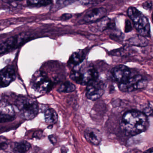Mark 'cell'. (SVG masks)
<instances>
[{"label": "cell", "instance_id": "3", "mask_svg": "<svg viewBox=\"0 0 153 153\" xmlns=\"http://www.w3.org/2000/svg\"><path fill=\"white\" fill-rule=\"evenodd\" d=\"M15 105L20 116L26 120L34 119L38 114L39 105L36 99L27 96H20L15 101Z\"/></svg>", "mask_w": 153, "mask_h": 153}, {"label": "cell", "instance_id": "7", "mask_svg": "<svg viewBox=\"0 0 153 153\" xmlns=\"http://www.w3.org/2000/svg\"><path fill=\"white\" fill-rule=\"evenodd\" d=\"M104 92V85L100 80H97L87 86V97L92 101H96L100 98Z\"/></svg>", "mask_w": 153, "mask_h": 153}, {"label": "cell", "instance_id": "12", "mask_svg": "<svg viewBox=\"0 0 153 153\" xmlns=\"http://www.w3.org/2000/svg\"><path fill=\"white\" fill-rule=\"evenodd\" d=\"M0 111L1 123L9 122L15 119L16 114L14 107L9 103L1 102Z\"/></svg>", "mask_w": 153, "mask_h": 153}, {"label": "cell", "instance_id": "27", "mask_svg": "<svg viewBox=\"0 0 153 153\" xmlns=\"http://www.w3.org/2000/svg\"><path fill=\"white\" fill-rule=\"evenodd\" d=\"M143 153H153V148L147 149Z\"/></svg>", "mask_w": 153, "mask_h": 153}, {"label": "cell", "instance_id": "10", "mask_svg": "<svg viewBox=\"0 0 153 153\" xmlns=\"http://www.w3.org/2000/svg\"><path fill=\"white\" fill-rule=\"evenodd\" d=\"M16 73L12 66H8L2 69L0 74V85L1 88L9 85L16 79Z\"/></svg>", "mask_w": 153, "mask_h": 153}, {"label": "cell", "instance_id": "22", "mask_svg": "<svg viewBox=\"0 0 153 153\" xmlns=\"http://www.w3.org/2000/svg\"><path fill=\"white\" fill-rule=\"evenodd\" d=\"M142 7L145 9L149 10H150L151 7H152V4L150 1H145L142 4Z\"/></svg>", "mask_w": 153, "mask_h": 153}, {"label": "cell", "instance_id": "11", "mask_svg": "<svg viewBox=\"0 0 153 153\" xmlns=\"http://www.w3.org/2000/svg\"><path fill=\"white\" fill-rule=\"evenodd\" d=\"M106 13V10L104 8H96L88 11L84 16L83 20L88 23L98 22L105 17Z\"/></svg>", "mask_w": 153, "mask_h": 153}, {"label": "cell", "instance_id": "14", "mask_svg": "<svg viewBox=\"0 0 153 153\" xmlns=\"http://www.w3.org/2000/svg\"><path fill=\"white\" fill-rule=\"evenodd\" d=\"M85 54L82 50H78L72 53L68 60L69 66L74 67L79 65L85 59Z\"/></svg>", "mask_w": 153, "mask_h": 153}, {"label": "cell", "instance_id": "15", "mask_svg": "<svg viewBox=\"0 0 153 153\" xmlns=\"http://www.w3.org/2000/svg\"><path fill=\"white\" fill-rule=\"evenodd\" d=\"M45 122L50 125L56 123L58 120V115L55 110L52 108L47 109L44 114Z\"/></svg>", "mask_w": 153, "mask_h": 153}, {"label": "cell", "instance_id": "6", "mask_svg": "<svg viewBox=\"0 0 153 153\" xmlns=\"http://www.w3.org/2000/svg\"><path fill=\"white\" fill-rule=\"evenodd\" d=\"M148 81L140 75H131L124 83L118 85L119 89L122 92H131L146 87Z\"/></svg>", "mask_w": 153, "mask_h": 153}, {"label": "cell", "instance_id": "2", "mask_svg": "<svg viewBox=\"0 0 153 153\" xmlns=\"http://www.w3.org/2000/svg\"><path fill=\"white\" fill-rule=\"evenodd\" d=\"M98 73L93 66H78L71 71L70 77L77 84L87 85L98 80Z\"/></svg>", "mask_w": 153, "mask_h": 153}, {"label": "cell", "instance_id": "4", "mask_svg": "<svg viewBox=\"0 0 153 153\" xmlns=\"http://www.w3.org/2000/svg\"><path fill=\"white\" fill-rule=\"evenodd\" d=\"M127 14L135 29L141 36L146 37L150 36V24L146 17L134 7H129L127 10Z\"/></svg>", "mask_w": 153, "mask_h": 153}, {"label": "cell", "instance_id": "18", "mask_svg": "<svg viewBox=\"0 0 153 153\" xmlns=\"http://www.w3.org/2000/svg\"><path fill=\"white\" fill-rule=\"evenodd\" d=\"M52 1H28L27 4L28 7H45L51 4Z\"/></svg>", "mask_w": 153, "mask_h": 153}, {"label": "cell", "instance_id": "23", "mask_svg": "<svg viewBox=\"0 0 153 153\" xmlns=\"http://www.w3.org/2000/svg\"><path fill=\"white\" fill-rule=\"evenodd\" d=\"M48 138H49V140H50V141H51V143L53 145H55L56 142H57V138H56V136L53 135V134L50 135V136L48 137Z\"/></svg>", "mask_w": 153, "mask_h": 153}, {"label": "cell", "instance_id": "25", "mask_svg": "<svg viewBox=\"0 0 153 153\" xmlns=\"http://www.w3.org/2000/svg\"><path fill=\"white\" fill-rule=\"evenodd\" d=\"M80 2L83 5H90V4H94L98 2H102V1H80Z\"/></svg>", "mask_w": 153, "mask_h": 153}, {"label": "cell", "instance_id": "13", "mask_svg": "<svg viewBox=\"0 0 153 153\" xmlns=\"http://www.w3.org/2000/svg\"><path fill=\"white\" fill-rule=\"evenodd\" d=\"M84 136L89 143L97 146L102 140V136L100 131L94 128H88L85 130Z\"/></svg>", "mask_w": 153, "mask_h": 153}, {"label": "cell", "instance_id": "19", "mask_svg": "<svg viewBox=\"0 0 153 153\" xmlns=\"http://www.w3.org/2000/svg\"><path fill=\"white\" fill-rule=\"evenodd\" d=\"M75 1H57V4H58V5H59L60 7H64Z\"/></svg>", "mask_w": 153, "mask_h": 153}, {"label": "cell", "instance_id": "28", "mask_svg": "<svg viewBox=\"0 0 153 153\" xmlns=\"http://www.w3.org/2000/svg\"><path fill=\"white\" fill-rule=\"evenodd\" d=\"M152 17H153V16H152Z\"/></svg>", "mask_w": 153, "mask_h": 153}, {"label": "cell", "instance_id": "24", "mask_svg": "<svg viewBox=\"0 0 153 153\" xmlns=\"http://www.w3.org/2000/svg\"><path fill=\"white\" fill-rule=\"evenodd\" d=\"M1 138L3 139V141H2V140L1 139V149H4L6 148L7 147V140H6V139L5 138L3 137V138H2V137L1 136Z\"/></svg>", "mask_w": 153, "mask_h": 153}, {"label": "cell", "instance_id": "17", "mask_svg": "<svg viewBox=\"0 0 153 153\" xmlns=\"http://www.w3.org/2000/svg\"><path fill=\"white\" fill-rule=\"evenodd\" d=\"M75 89L76 86L74 84L69 81H67L60 86L58 91L60 93H69L73 92Z\"/></svg>", "mask_w": 153, "mask_h": 153}, {"label": "cell", "instance_id": "16", "mask_svg": "<svg viewBox=\"0 0 153 153\" xmlns=\"http://www.w3.org/2000/svg\"><path fill=\"white\" fill-rule=\"evenodd\" d=\"M31 145L26 140L16 142L14 146V150L16 153H26L30 149Z\"/></svg>", "mask_w": 153, "mask_h": 153}, {"label": "cell", "instance_id": "8", "mask_svg": "<svg viewBox=\"0 0 153 153\" xmlns=\"http://www.w3.org/2000/svg\"><path fill=\"white\" fill-rule=\"evenodd\" d=\"M111 74L113 80L118 85L124 83L132 75L130 69L123 65H118L113 68Z\"/></svg>", "mask_w": 153, "mask_h": 153}, {"label": "cell", "instance_id": "20", "mask_svg": "<svg viewBox=\"0 0 153 153\" xmlns=\"http://www.w3.org/2000/svg\"><path fill=\"white\" fill-rule=\"evenodd\" d=\"M132 30L131 24L128 20H127L125 22V31L126 33H128Z\"/></svg>", "mask_w": 153, "mask_h": 153}, {"label": "cell", "instance_id": "9", "mask_svg": "<svg viewBox=\"0 0 153 153\" xmlns=\"http://www.w3.org/2000/svg\"><path fill=\"white\" fill-rule=\"evenodd\" d=\"M26 36H13L8 38L1 44L0 53L4 54L22 45L24 41L27 40Z\"/></svg>", "mask_w": 153, "mask_h": 153}, {"label": "cell", "instance_id": "21", "mask_svg": "<svg viewBox=\"0 0 153 153\" xmlns=\"http://www.w3.org/2000/svg\"><path fill=\"white\" fill-rule=\"evenodd\" d=\"M72 15L70 14H64L61 16L60 19L62 21H67V20H69V19H71L72 17Z\"/></svg>", "mask_w": 153, "mask_h": 153}, {"label": "cell", "instance_id": "1", "mask_svg": "<svg viewBox=\"0 0 153 153\" xmlns=\"http://www.w3.org/2000/svg\"><path fill=\"white\" fill-rule=\"evenodd\" d=\"M148 120L146 114L139 111L132 110L123 116L120 125L125 134L135 136L145 131L148 126Z\"/></svg>", "mask_w": 153, "mask_h": 153}, {"label": "cell", "instance_id": "5", "mask_svg": "<svg viewBox=\"0 0 153 153\" xmlns=\"http://www.w3.org/2000/svg\"><path fill=\"white\" fill-rule=\"evenodd\" d=\"M31 84L33 89L42 94L49 92L53 86V82L46 73L41 71H37L34 74Z\"/></svg>", "mask_w": 153, "mask_h": 153}, {"label": "cell", "instance_id": "26", "mask_svg": "<svg viewBox=\"0 0 153 153\" xmlns=\"http://www.w3.org/2000/svg\"><path fill=\"white\" fill-rule=\"evenodd\" d=\"M34 137L38 139H41V138L42 137L43 132L42 131L36 132L35 134H34Z\"/></svg>", "mask_w": 153, "mask_h": 153}]
</instances>
